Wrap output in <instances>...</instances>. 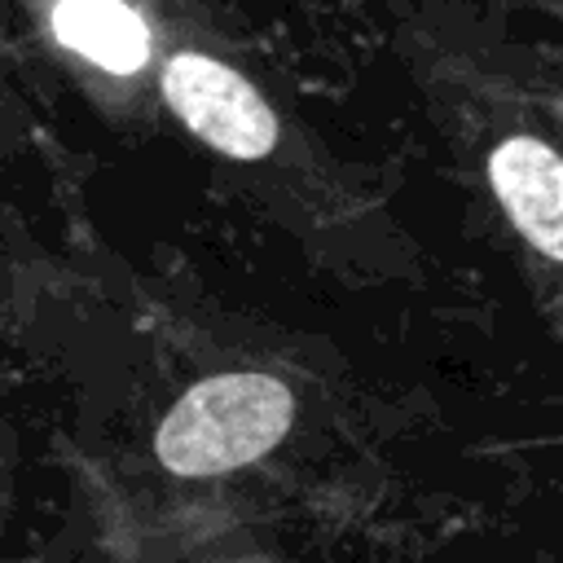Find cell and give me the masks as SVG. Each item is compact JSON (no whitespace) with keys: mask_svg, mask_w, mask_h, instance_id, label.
Masks as SVG:
<instances>
[{"mask_svg":"<svg viewBox=\"0 0 563 563\" xmlns=\"http://www.w3.org/2000/svg\"><path fill=\"white\" fill-rule=\"evenodd\" d=\"M488 180L510 224L550 260H563V158L537 136H510L488 158Z\"/></svg>","mask_w":563,"mask_h":563,"instance_id":"3957f363","label":"cell"},{"mask_svg":"<svg viewBox=\"0 0 563 563\" xmlns=\"http://www.w3.org/2000/svg\"><path fill=\"white\" fill-rule=\"evenodd\" d=\"M295 418L290 387L268 374H216L194 383L163 418L154 449L172 475H220L264 457Z\"/></svg>","mask_w":563,"mask_h":563,"instance_id":"6da1fadb","label":"cell"},{"mask_svg":"<svg viewBox=\"0 0 563 563\" xmlns=\"http://www.w3.org/2000/svg\"><path fill=\"white\" fill-rule=\"evenodd\" d=\"M163 97L198 141L229 158H264L277 141L268 101L216 57L176 53L163 66Z\"/></svg>","mask_w":563,"mask_h":563,"instance_id":"7a4b0ae2","label":"cell"},{"mask_svg":"<svg viewBox=\"0 0 563 563\" xmlns=\"http://www.w3.org/2000/svg\"><path fill=\"white\" fill-rule=\"evenodd\" d=\"M53 31L101 70L128 75L150 57V31L128 0H57Z\"/></svg>","mask_w":563,"mask_h":563,"instance_id":"277c9868","label":"cell"}]
</instances>
